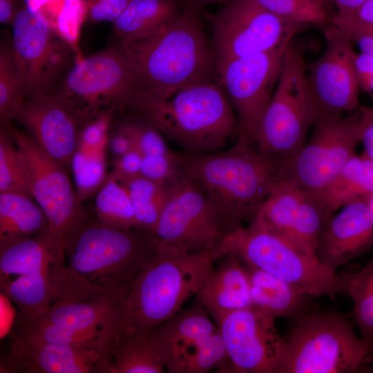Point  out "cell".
Listing matches in <instances>:
<instances>
[{
	"instance_id": "obj_1",
	"label": "cell",
	"mask_w": 373,
	"mask_h": 373,
	"mask_svg": "<svg viewBox=\"0 0 373 373\" xmlns=\"http://www.w3.org/2000/svg\"><path fill=\"white\" fill-rule=\"evenodd\" d=\"M198 10L185 3L180 14L159 30L121 41L134 75L132 98H167L189 85L211 80L217 73Z\"/></svg>"
},
{
	"instance_id": "obj_2",
	"label": "cell",
	"mask_w": 373,
	"mask_h": 373,
	"mask_svg": "<svg viewBox=\"0 0 373 373\" xmlns=\"http://www.w3.org/2000/svg\"><path fill=\"white\" fill-rule=\"evenodd\" d=\"M183 174L196 182L228 233L251 220L280 181V164L238 142L222 152L182 155Z\"/></svg>"
},
{
	"instance_id": "obj_3",
	"label": "cell",
	"mask_w": 373,
	"mask_h": 373,
	"mask_svg": "<svg viewBox=\"0 0 373 373\" xmlns=\"http://www.w3.org/2000/svg\"><path fill=\"white\" fill-rule=\"evenodd\" d=\"M128 108L190 153H212L237 133V119L224 90L199 82L164 99L135 97Z\"/></svg>"
},
{
	"instance_id": "obj_4",
	"label": "cell",
	"mask_w": 373,
	"mask_h": 373,
	"mask_svg": "<svg viewBox=\"0 0 373 373\" xmlns=\"http://www.w3.org/2000/svg\"><path fill=\"white\" fill-rule=\"evenodd\" d=\"M222 257L220 243L195 254L159 245L124 301L121 329L147 331L173 317Z\"/></svg>"
},
{
	"instance_id": "obj_5",
	"label": "cell",
	"mask_w": 373,
	"mask_h": 373,
	"mask_svg": "<svg viewBox=\"0 0 373 373\" xmlns=\"http://www.w3.org/2000/svg\"><path fill=\"white\" fill-rule=\"evenodd\" d=\"M158 246L151 233L86 222L66 249V266L105 296L125 299Z\"/></svg>"
},
{
	"instance_id": "obj_6",
	"label": "cell",
	"mask_w": 373,
	"mask_h": 373,
	"mask_svg": "<svg viewBox=\"0 0 373 373\" xmlns=\"http://www.w3.org/2000/svg\"><path fill=\"white\" fill-rule=\"evenodd\" d=\"M373 345L334 311L310 313L296 322L285 343L278 373H354L368 370Z\"/></svg>"
},
{
	"instance_id": "obj_7",
	"label": "cell",
	"mask_w": 373,
	"mask_h": 373,
	"mask_svg": "<svg viewBox=\"0 0 373 373\" xmlns=\"http://www.w3.org/2000/svg\"><path fill=\"white\" fill-rule=\"evenodd\" d=\"M220 245L224 256H236L314 297L345 294L346 274L329 269L316 255L302 250L254 219L248 227L228 233Z\"/></svg>"
},
{
	"instance_id": "obj_8",
	"label": "cell",
	"mask_w": 373,
	"mask_h": 373,
	"mask_svg": "<svg viewBox=\"0 0 373 373\" xmlns=\"http://www.w3.org/2000/svg\"><path fill=\"white\" fill-rule=\"evenodd\" d=\"M21 159L32 198L45 213L48 226L42 233L58 262L87 222L86 213L64 166L49 156L28 134L10 126L7 130Z\"/></svg>"
},
{
	"instance_id": "obj_9",
	"label": "cell",
	"mask_w": 373,
	"mask_h": 373,
	"mask_svg": "<svg viewBox=\"0 0 373 373\" xmlns=\"http://www.w3.org/2000/svg\"><path fill=\"white\" fill-rule=\"evenodd\" d=\"M306 69L302 53L291 44L255 142L260 153L280 164L303 147L316 121Z\"/></svg>"
},
{
	"instance_id": "obj_10",
	"label": "cell",
	"mask_w": 373,
	"mask_h": 373,
	"mask_svg": "<svg viewBox=\"0 0 373 373\" xmlns=\"http://www.w3.org/2000/svg\"><path fill=\"white\" fill-rule=\"evenodd\" d=\"M135 92L132 66L120 43L79 56L52 94L86 124L112 108H126Z\"/></svg>"
},
{
	"instance_id": "obj_11",
	"label": "cell",
	"mask_w": 373,
	"mask_h": 373,
	"mask_svg": "<svg viewBox=\"0 0 373 373\" xmlns=\"http://www.w3.org/2000/svg\"><path fill=\"white\" fill-rule=\"evenodd\" d=\"M217 67L230 61L291 44L306 26L283 19L255 0H231L209 15Z\"/></svg>"
},
{
	"instance_id": "obj_12",
	"label": "cell",
	"mask_w": 373,
	"mask_h": 373,
	"mask_svg": "<svg viewBox=\"0 0 373 373\" xmlns=\"http://www.w3.org/2000/svg\"><path fill=\"white\" fill-rule=\"evenodd\" d=\"M308 142L280 164V180L316 193L325 187L361 142V113L318 119Z\"/></svg>"
},
{
	"instance_id": "obj_13",
	"label": "cell",
	"mask_w": 373,
	"mask_h": 373,
	"mask_svg": "<svg viewBox=\"0 0 373 373\" xmlns=\"http://www.w3.org/2000/svg\"><path fill=\"white\" fill-rule=\"evenodd\" d=\"M290 44L217 67L222 89L237 114L239 142L251 146L255 144Z\"/></svg>"
},
{
	"instance_id": "obj_14",
	"label": "cell",
	"mask_w": 373,
	"mask_h": 373,
	"mask_svg": "<svg viewBox=\"0 0 373 373\" xmlns=\"http://www.w3.org/2000/svg\"><path fill=\"white\" fill-rule=\"evenodd\" d=\"M151 234L160 245L195 254L216 247L227 233L201 188L183 174L170 186Z\"/></svg>"
},
{
	"instance_id": "obj_15",
	"label": "cell",
	"mask_w": 373,
	"mask_h": 373,
	"mask_svg": "<svg viewBox=\"0 0 373 373\" xmlns=\"http://www.w3.org/2000/svg\"><path fill=\"white\" fill-rule=\"evenodd\" d=\"M12 26V45L23 82V99L52 95L75 50L41 12L21 1Z\"/></svg>"
},
{
	"instance_id": "obj_16",
	"label": "cell",
	"mask_w": 373,
	"mask_h": 373,
	"mask_svg": "<svg viewBox=\"0 0 373 373\" xmlns=\"http://www.w3.org/2000/svg\"><path fill=\"white\" fill-rule=\"evenodd\" d=\"M213 318L233 372L278 373L285 338L274 316L252 306Z\"/></svg>"
},
{
	"instance_id": "obj_17",
	"label": "cell",
	"mask_w": 373,
	"mask_h": 373,
	"mask_svg": "<svg viewBox=\"0 0 373 373\" xmlns=\"http://www.w3.org/2000/svg\"><path fill=\"white\" fill-rule=\"evenodd\" d=\"M325 50L307 73L316 121L358 108L360 85L352 41L334 25L325 30Z\"/></svg>"
},
{
	"instance_id": "obj_18",
	"label": "cell",
	"mask_w": 373,
	"mask_h": 373,
	"mask_svg": "<svg viewBox=\"0 0 373 373\" xmlns=\"http://www.w3.org/2000/svg\"><path fill=\"white\" fill-rule=\"evenodd\" d=\"M333 216L313 193L280 180L251 219L316 255L318 240Z\"/></svg>"
},
{
	"instance_id": "obj_19",
	"label": "cell",
	"mask_w": 373,
	"mask_h": 373,
	"mask_svg": "<svg viewBox=\"0 0 373 373\" xmlns=\"http://www.w3.org/2000/svg\"><path fill=\"white\" fill-rule=\"evenodd\" d=\"M108 356L99 350L8 336L1 358L3 373H108Z\"/></svg>"
},
{
	"instance_id": "obj_20",
	"label": "cell",
	"mask_w": 373,
	"mask_h": 373,
	"mask_svg": "<svg viewBox=\"0 0 373 373\" xmlns=\"http://www.w3.org/2000/svg\"><path fill=\"white\" fill-rule=\"evenodd\" d=\"M12 119L19 121L52 159L64 166L71 164L77 149L79 123L52 95L23 98Z\"/></svg>"
},
{
	"instance_id": "obj_21",
	"label": "cell",
	"mask_w": 373,
	"mask_h": 373,
	"mask_svg": "<svg viewBox=\"0 0 373 373\" xmlns=\"http://www.w3.org/2000/svg\"><path fill=\"white\" fill-rule=\"evenodd\" d=\"M373 246V214L366 200H356L334 215L321 235L316 256L336 271Z\"/></svg>"
},
{
	"instance_id": "obj_22",
	"label": "cell",
	"mask_w": 373,
	"mask_h": 373,
	"mask_svg": "<svg viewBox=\"0 0 373 373\" xmlns=\"http://www.w3.org/2000/svg\"><path fill=\"white\" fill-rule=\"evenodd\" d=\"M125 299L97 297L51 305L39 318L75 331L99 333L114 340L124 321Z\"/></svg>"
},
{
	"instance_id": "obj_23",
	"label": "cell",
	"mask_w": 373,
	"mask_h": 373,
	"mask_svg": "<svg viewBox=\"0 0 373 373\" xmlns=\"http://www.w3.org/2000/svg\"><path fill=\"white\" fill-rule=\"evenodd\" d=\"M226 257L219 267L209 271L195 294L213 317L253 306L245 263L236 256Z\"/></svg>"
},
{
	"instance_id": "obj_24",
	"label": "cell",
	"mask_w": 373,
	"mask_h": 373,
	"mask_svg": "<svg viewBox=\"0 0 373 373\" xmlns=\"http://www.w3.org/2000/svg\"><path fill=\"white\" fill-rule=\"evenodd\" d=\"M245 265L249 275L254 307L275 318H285L295 322L312 313L310 309L314 296L263 270Z\"/></svg>"
},
{
	"instance_id": "obj_25",
	"label": "cell",
	"mask_w": 373,
	"mask_h": 373,
	"mask_svg": "<svg viewBox=\"0 0 373 373\" xmlns=\"http://www.w3.org/2000/svg\"><path fill=\"white\" fill-rule=\"evenodd\" d=\"M166 356L153 329H121L111 350L108 373H163Z\"/></svg>"
},
{
	"instance_id": "obj_26",
	"label": "cell",
	"mask_w": 373,
	"mask_h": 373,
	"mask_svg": "<svg viewBox=\"0 0 373 373\" xmlns=\"http://www.w3.org/2000/svg\"><path fill=\"white\" fill-rule=\"evenodd\" d=\"M208 311L198 301L188 309L152 329L166 356L167 366L191 347L211 335L217 329Z\"/></svg>"
},
{
	"instance_id": "obj_27",
	"label": "cell",
	"mask_w": 373,
	"mask_h": 373,
	"mask_svg": "<svg viewBox=\"0 0 373 373\" xmlns=\"http://www.w3.org/2000/svg\"><path fill=\"white\" fill-rule=\"evenodd\" d=\"M313 193L333 214L347 204L366 200L373 195V161L364 153L354 154L325 187Z\"/></svg>"
},
{
	"instance_id": "obj_28",
	"label": "cell",
	"mask_w": 373,
	"mask_h": 373,
	"mask_svg": "<svg viewBox=\"0 0 373 373\" xmlns=\"http://www.w3.org/2000/svg\"><path fill=\"white\" fill-rule=\"evenodd\" d=\"M182 9L178 0H131L112 22L113 30L121 41L140 37L166 26Z\"/></svg>"
},
{
	"instance_id": "obj_29",
	"label": "cell",
	"mask_w": 373,
	"mask_h": 373,
	"mask_svg": "<svg viewBox=\"0 0 373 373\" xmlns=\"http://www.w3.org/2000/svg\"><path fill=\"white\" fill-rule=\"evenodd\" d=\"M8 336L36 343L99 350L105 352L109 358L114 341L102 334L75 331L41 318L23 320L15 316Z\"/></svg>"
},
{
	"instance_id": "obj_30",
	"label": "cell",
	"mask_w": 373,
	"mask_h": 373,
	"mask_svg": "<svg viewBox=\"0 0 373 373\" xmlns=\"http://www.w3.org/2000/svg\"><path fill=\"white\" fill-rule=\"evenodd\" d=\"M48 221L33 198L15 193H0V245L45 232Z\"/></svg>"
},
{
	"instance_id": "obj_31",
	"label": "cell",
	"mask_w": 373,
	"mask_h": 373,
	"mask_svg": "<svg viewBox=\"0 0 373 373\" xmlns=\"http://www.w3.org/2000/svg\"><path fill=\"white\" fill-rule=\"evenodd\" d=\"M3 294L18 308L15 317L34 320L41 316L52 305L53 291L49 272H37L1 278Z\"/></svg>"
},
{
	"instance_id": "obj_32",
	"label": "cell",
	"mask_w": 373,
	"mask_h": 373,
	"mask_svg": "<svg viewBox=\"0 0 373 373\" xmlns=\"http://www.w3.org/2000/svg\"><path fill=\"white\" fill-rule=\"evenodd\" d=\"M54 255L42 233L0 245L1 278L49 272Z\"/></svg>"
},
{
	"instance_id": "obj_33",
	"label": "cell",
	"mask_w": 373,
	"mask_h": 373,
	"mask_svg": "<svg viewBox=\"0 0 373 373\" xmlns=\"http://www.w3.org/2000/svg\"><path fill=\"white\" fill-rule=\"evenodd\" d=\"M127 190L135 220V229L152 233L169 196L170 186L142 175L119 182Z\"/></svg>"
},
{
	"instance_id": "obj_34",
	"label": "cell",
	"mask_w": 373,
	"mask_h": 373,
	"mask_svg": "<svg viewBox=\"0 0 373 373\" xmlns=\"http://www.w3.org/2000/svg\"><path fill=\"white\" fill-rule=\"evenodd\" d=\"M232 372L226 347L217 327L209 337L193 346L170 363L171 373H204L215 368Z\"/></svg>"
},
{
	"instance_id": "obj_35",
	"label": "cell",
	"mask_w": 373,
	"mask_h": 373,
	"mask_svg": "<svg viewBox=\"0 0 373 373\" xmlns=\"http://www.w3.org/2000/svg\"><path fill=\"white\" fill-rule=\"evenodd\" d=\"M98 220L111 227L135 229L134 211L126 189L112 175L98 190L95 202Z\"/></svg>"
},
{
	"instance_id": "obj_36",
	"label": "cell",
	"mask_w": 373,
	"mask_h": 373,
	"mask_svg": "<svg viewBox=\"0 0 373 373\" xmlns=\"http://www.w3.org/2000/svg\"><path fill=\"white\" fill-rule=\"evenodd\" d=\"M23 82L12 37L3 39L0 47V117L6 129L11 125L13 112L23 99Z\"/></svg>"
},
{
	"instance_id": "obj_37",
	"label": "cell",
	"mask_w": 373,
	"mask_h": 373,
	"mask_svg": "<svg viewBox=\"0 0 373 373\" xmlns=\"http://www.w3.org/2000/svg\"><path fill=\"white\" fill-rule=\"evenodd\" d=\"M345 294L352 300L361 337L373 345V258L358 271L346 274Z\"/></svg>"
},
{
	"instance_id": "obj_38",
	"label": "cell",
	"mask_w": 373,
	"mask_h": 373,
	"mask_svg": "<svg viewBox=\"0 0 373 373\" xmlns=\"http://www.w3.org/2000/svg\"><path fill=\"white\" fill-rule=\"evenodd\" d=\"M70 165L80 201L98 191L106 179L104 151L87 152L77 148Z\"/></svg>"
},
{
	"instance_id": "obj_39",
	"label": "cell",
	"mask_w": 373,
	"mask_h": 373,
	"mask_svg": "<svg viewBox=\"0 0 373 373\" xmlns=\"http://www.w3.org/2000/svg\"><path fill=\"white\" fill-rule=\"evenodd\" d=\"M1 193H19L32 198L21 159L6 130H1L0 134Z\"/></svg>"
},
{
	"instance_id": "obj_40",
	"label": "cell",
	"mask_w": 373,
	"mask_h": 373,
	"mask_svg": "<svg viewBox=\"0 0 373 373\" xmlns=\"http://www.w3.org/2000/svg\"><path fill=\"white\" fill-rule=\"evenodd\" d=\"M273 14L289 21L324 26L329 20L327 9L314 0H255Z\"/></svg>"
},
{
	"instance_id": "obj_41",
	"label": "cell",
	"mask_w": 373,
	"mask_h": 373,
	"mask_svg": "<svg viewBox=\"0 0 373 373\" xmlns=\"http://www.w3.org/2000/svg\"><path fill=\"white\" fill-rule=\"evenodd\" d=\"M119 128L130 137L133 149L142 155H169L173 152L168 147L162 134L149 122H130Z\"/></svg>"
},
{
	"instance_id": "obj_42",
	"label": "cell",
	"mask_w": 373,
	"mask_h": 373,
	"mask_svg": "<svg viewBox=\"0 0 373 373\" xmlns=\"http://www.w3.org/2000/svg\"><path fill=\"white\" fill-rule=\"evenodd\" d=\"M115 108L84 124L79 133L77 148L87 152L104 151Z\"/></svg>"
},
{
	"instance_id": "obj_43",
	"label": "cell",
	"mask_w": 373,
	"mask_h": 373,
	"mask_svg": "<svg viewBox=\"0 0 373 373\" xmlns=\"http://www.w3.org/2000/svg\"><path fill=\"white\" fill-rule=\"evenodd\" d=\"M86 19L92 22L114 21L131 0H84Z\"/></svg>"
},
{
	"instance_id": "obj_44",
	"label": "cell",
	"mask_w": 373,
	"mask_h": 373,
	"mask_svg": "<svg viewBox=\"0 0 373 373\" xmlns=\"http://www.w3.org/2000/svg\"><path fill=\"white\" fill-rule=\"evenodd\" d=\"M142 157L135 149L117 157L112 175L119 182L141 175Z\"/></svg>"
},
{
	"instance_id": "obj_45",
	"label": "cell",
	"mask_w": 373,
	"mask_h": 373,
	"mask_svg": "<svg viewBox=\"0 0 373 373\" xmlns=\"http://www.w3.org/2000/svg\"><path fill=\"white\" fill-rule=\"evenodd\" d=\"M68 0H25L28 8L41 12L55 30Z\"/></svg>"
},
{
	"instance_id": "obj_46",
	"label": "cell",
	"mask_w": 373,
	"mask_h": 373,
	"mask_svg": "<svg viewBox=\"0 0 373 373\" xmlns=\"http://www.w3.org/2000/svg\"><path fill=\"white\" fill-rule=\"evenodd\" d=\"M361 113V142L364 153L373 161V107H359Z\"/></svg>"
},
{
	"instance_id": "obj_47",
	"label": "cell",
	"mask_w": 373,
	"mask_h": 373,
	"mask_svg": "<svg viewBox=\"0 0 373 373\" xmlns=\"http://www.w3.org/2000/svg\"><path fill=\"white\" fill-rule=\"evenodd\" d=\"M355 66L360 86L373 95V57L356 54Z\"/></svg>"
},
{
	"instance_id": "obj_48",
	"label": "cell",
	"mask_w": 373,
	"mask_h": 373,
	"mask_svg": "<svg viewBox=\"0 0 373 373\" xmlns=\"http://www.w3.org/2000/svg\"><path fill=\"white\" fill-rule=\"evenodd\" d=\"M113 153L118 157L133 149V143L128 135L118 128L110 141Z\"/></svg>"
},
{
	"instance_id": "obj_49",
	"label": "cell",
	"mask_w": 373,
	"mask_h": 373,
	"mask_svg": "<svg viewBox=\"0 0 373 373\" xmlns=\"http://www.w3.org/2000/svg\"><path fill=\"white\" fill-rule=\"evenodd\" d=\"M20 0H0V22L12 26Z\"/></svg>"
},
{
	"instance_id": "obj_50",
	"label": "cell",
	"mask_w": 373,
	"mask_h": 373,
	"mask_svg": "<svg viewBox=\"0 0 373 373\" xmlns=\"http://www.w3.org/2000/svg\"><path fill=\"white\" fill-rule=\"evenodd\" d=\"M333 3L336 10V15L344 16L354 12L365 0H328Z\"/></svg>"
},
{
	"instance_id": "obj_51",
	"label": "cell",
	"mask_w": 373,
	"mask_h": 373,
	"mask_svg": "<svg viewBox=\"0 0 373 373\" xmlns=\"http://www.w3.org/2000/svg\"><path fill=\"white\" fill-rule=\"evenodd\" d=\"M351 39L357 44L362 53L373 57V35H358Z\"/></svg>"
},
{
	"instance_id": "obj_52",
	"label": "cell",
	"mask_w": 373,
	"mask_h": 373,
	"mask_svg": "<svg viewBox=\"0 0 373 373\" xmlns=\"http://www.w3.org/2000/svg\"><path fill=\"white\" fill-rule=\"evenodd\" d=\"M227 0H191L190 2H186L194 5L198 8L205 5L220 3Z\"/></svg>"
},
{
	"instance_id": "obj_53",
	"label": "cell",
	"mask_w": 373,
	"mask_h": 373,
	"mask_svg": "<svg viewBox=\"0 0 373 373\" xmlns=\"http://www.w3.org/2000/svg\"><path fill=\"white\" fill-rule=\"evenodd\" d=\"M367 204L373 214V195L366 200Z\"/></svg>"
},
{
	"instance_id": "obj_54",
	"label": "cell",
	"mask_w": 373,
	"mask_h": 373,
	"mask_svg": "<svg viewBox=\"0 0 373 373\" xmlns=\"http://www.w3.org/2000/svg\"><path fill=\"white\" fill-rule=\"evenodd\" d=\"M316 2L318 3L319 4L323 6L324 7H327V6L329 3L328 0H314Z\"/></svg>"
},
{
	"instance_id": "obj_55",
	"label": "cell",
	"mask_w": 373,
	"mask_h": 373,
	"mask_svg": "<svg viewBox=\"0 0 373 373\" xmlns=\"http://www.w3.org/2000/svg\"><path fill=\"white\" fill-rule=\"evenodd\" d=\"M368 34H370V35H373V32H370V33H368Z\"/></svg>"
}]
</instances>
